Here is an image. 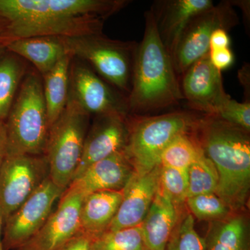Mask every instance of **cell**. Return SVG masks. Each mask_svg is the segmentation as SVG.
Wrapping results in <instances>:
<instances>
[{
  "label": "cell",
  "mask_w": 250,
  "mask_h": 250,
  "mask_svg": "<svg viewBox=\"0 0 250 250\" xmlns=\"http://www.w3.org/2000/svg\"><path fill=\"white\" fill-rule=\"evenodd\" d=\"M4 225V218H3L2 215L0 213V250H4L2 246V229Z\"/></svg>",
  "instance_id": "cell-35"
},
{
  "label": "cell",
  "mask_w": 250,
  "mask_h": 250,
  "mask_svg": "<svg viewBox=\"0 0 250 250\" xmlns=\"http://www.w3.org/2000/svg\"><path fill=\"white\" fill-rule=\"evenodd\" d=\"M178 220L177 206L158 188L141 225L146 250H165Z\"/></svg>",
  "instance_id": "cell-18"
},
{
  "label": "cell",
  "mask_w": 250,
  "mask_h": 250,
  "mask_svg": "<svg viewBox=\"0 0 250 250\" xmlns=\"http://www.w3.org/2000/svg\"><path fill=\"white\" fill-rule=\"evenodd\" d=\"M213 5L211 0H162L154 3L150 11L162 43L170 56L189 22Z\"/></svg>",
  "instance_id": "cell-17"
},
{
  "label": "cell",
  "mask_w": 250,
  "mask_h": 250,
  "mask_svg": "<svg viewBox=\"0 0 250 250\" xmlns=\"http://www.w3.org/2000/svg\"><path fill=\"white\" fill-rule=\"evenodd\" d=\"M194 131L218 174L216 195L230 210L246 204L250 184L249 133L212 115L200 118Z\"/></svg>",
  "instance_id": "cell-3"
},
{
  "label": "cell",
  "mask_w": 250,
  "mask_h": 250,
  "mask_svg": "<svg viewBox=\"0 0 250 250\" xmlns=\"http://www.w3.org/2000/svg\"><path fill=\"white\" fill-rule=\"evenodd\" d=\"M91 250H146L141 225L106 231L92 240Z\"/></svg>",
  "instance_id": "cell-26"
},
{
  "label": "cell",
  "mask_w": 250,
  "mask_h": 250,
  "mask_svg": "<svg viewBox=\"0 0 250 250\" xmlns=\"http://www.w3.org/2000/svg\"><path fill=\"white\" fill-rule=\"evenodd\" d=\"M6 50V47H5V46L3 45L2 43H1V42H0V56H1V54L4 53V52Z\"/></svg>",
  "instance_id": "cell-37"
},
{
  "label": "cell",
  "mask_w": 250,
  "mask_h": 250,
  "mask_svg": "<svg viewBox=\"0 0 250 250\" xmlns=\"http://www.w3.org/2000/svg\"><path fill=\"white\" fill-rule=\"evenodd\" d=\"M48 176L45 155L6 156L0 168V213L4 223Z\"/></svg>",
  "instance_id": "cell-9"
},
{
  "label": "cell",
  "mask_w": 250,
  "mask_h": 250,
  "mask_svg": "<svg viewBox=\"0 0 250 250\" xmlns=\"http://www.w3.org/2000/svg\"><path fill=\"white\" fill-rule=\"evenodd\" d=\"M160 167L159 188L165 193L176 206L187 201L188 179V171L171 167Z\"/></svg>",
  "instance_id": "cell-29"
},
{
  "label": "cell",
  "mask_w": 250,
  "mask_h": 250,
  "mask_svg": "<svg viewBox=\"0 0 250 250\" xmlns=\"http://www.w3.org/2000/svg\"><path fill=\"white\" fill-rule=\"evenodd\" d=\"M206 238V250H250L246 218L238 215L215 224Z\"/></svg>",
  "instance_id": "cell-22"
},
{
  "label": "cell",
  "mask_w": 250,
  "mask_h": 250,
  "mask_svg": "<svg viewBox=\"0 0 250 250\" xmlns=\"http://www.w3.org/2000/svg\"><path fill=\"white\" fill-rule=\"evenodd\" d=\"M63 190L47 177L29 198L6 219L3 230L4 250H18L30 241L52 213Z\"/></svg>",
  "instance_id": "cell-10"
},
{
  "label": "cell",
  "mask_w": 250,
  "mask_h": 250,
  "mask_svg": "<svg viewBox=\"0 0 250 250\" xmlns=\"http://www.w3.org/2000/svg\"><path fill=\"white\" fill-rule=\"evenodd\" d=\"M90 114L71 97L57 121L49 130L44 155L49 177L65 191L71 184L80 164Z\"/></svg>",
  "instance_id": "cell-6"
},
{
  "label": "cell",
  "mask_w": 250,
  "mask_h": 250,
  "mask_svg": "<svg viewBox=\"0 0 250 250\" xmlns=\"http://www.w3.org/2000/svg\"><path fill=\"white\" fill-rule=\"evenodd\" d=\"M159 172L158 165L147 173L133 174L123 190L121 205L107 231L141 225L159 188Z\"/></svg>",
  "instance_id": "cell-15"
},
{
  "label": "cell",
  "mask_w": 250,
  "mask_h": 250,
  "mask_svg": "<svg viewBox=\"0 0 250 250\" xmlns=\"http://www.w3.org/2000/svg\"><path fill=\"white\" fill-rule=\"evenodd\" d=\"M199 120L186 111L135 116L125 149L135 172L146 174L154 169L166 147L179 135L193 131Z\"/></svg>",
  "instance_id": "cell-5"
},
{
  "label": "cell",
  "mask_w": 250,
  "mask_h": 250,
  "mask_svg": "<svg viewBox=\"0 0 250 250\" xmlns=\"http://www.w3.org/2000/svg\"><path fill=\"white\" fill-rule=\"evenodd\" d=\"M62 39L73 58L88 62L105 82L129 95L137 43L111 40L103 33Z\"/></svg>",
  "instance_id": "cell-7"
},
{
  "label": "cell",
  "mask_w": 250,
  "mask_h": 250,
  "mask_svg": "<svg viewBox=\"0 0 250 250\" xmlns=\"http://www.w3.org/2000/svg\"><path fill=\"white\" fill-rule=\"evenodd\" d=\"M84 197L67 188L57 209L35 236L18 250H59L80 232V212Z\"/></svg>",
  "instance_id": "cell-12"
},
{
  "label": "cell",
  "mask_w": 250,
  "mask_h": 250,
  "mask_svg": "<svg viewBox=\"0 0 250 250\" xmlns=\"http://www.w3.org/2000/svg\"><path fill=\"white\" fill-rule=\"evenodd\" d=\"M188 179L187 198L202 194H216L219 182L218 172L212 161L205 154L189 167Z\"/></svg>",
  "instance_id": "cell-25"
},
{
  "label": "cell",
  "mask_w": 250,
  "mask_h": 250,
  "mask_svg": "<svg viewBox=\"0 0 250 250\" xmlns=\"http://www.w3.org/2000/svg\"><path fill=\"white\" fill-rule=\"evenodd\" d=\"M231 1H223L197 15L184 29L171 55L178 76L209 52L210 36L218 29L228 31L238 24Z\"/></svg>",
  "instance_id": "cell-8"
},
{
  "label": "cell",
  "mask_w": 250,
  "mask_h": 250,
  "mask_svg": "<svg viewBox=\"0 0 250 250\" xmlns=\"http://www.w3.org/2000/svg\"><path fill=\"white\" fill-rule=\"evenodd\" d=\"M72 59L71 54H67L52 70L42 75L44 99L49 128L62 115L68 101Z\"/></svg>",
  "instance_id": "cell-21"
},
{
  "label": "cell",
  "mask_w": 250,
  "mask_h": 250,
  "mask_svg": "<svg viewBox=\"0 0 250 250\" xmlns=\"http://www.w3.org/2000/svg\"><path fill=\"white\" fill-rule=\"evenodd\" d=\"M6 120L7 156L44 155L49 126L42 81L34 72L23 79Z\"/></svg>",
  "instance_id": "cell-4"
},
{
  "label": "cell",
  "mask_w": 250,
  "mask_h": 250,
  "mask_svg": "<svg viewBox=\"0 0 250 250\" xmlns=\"http://www.w3.org/2000/svg\"><path fill=\"white\" fill-rule=\"evenodd\" d=\"M69 96L90 115H129L126 98L115 92L107 82L84 64L70 66Z\"/></svg>",
  "instance_id": "cell-11"
},
{
  "label": "cell",
  "mask_w": 250,
  "mask_h": 250,
  "mask_svg": "<svg viewBox=\"0 0 250 250\" xmlns=\"http://www.w3.org/2000/svg\"><path fill=\"white\" fill-rule=\"evenodd\" d=\"M202 154L203 151L195 136L186 133L179 135L166 147L158 165L188 171Z\"/></svg>",
  "instance_id": "cell-24"
},
{
  "label": "cell",
  "mask_w": 250,
  "mask_h": 250,
  "mask_svg": "<svg viewBox=\"0 0 250 250\" xmlns=\"http://www.w3.org/2000/svg\"><path fill=\"white\" fill-rule=\"evenodd\" d=\"M59 250H91V239L80 232Z\"/></svg>",
  "instance_id": "cell-32"
},
{
  "label": "cell",
  "mask_w": 250,
  "mask_h": 250,
  "mask_svg": "<svg viewBox=\"0 0 250 250\" xmlns=\"http://www.w3.org/2000/svg\"><path fill=\"white\" fill-rule=\"evenodd\" d=\"M215 116L237 127L241 128L247 132H250V102L238 103L230 97L218 108Z\"/></svg>",
  "instance_id": "cell-30"
},
{
  "label": "cell",
  "mask_w": 250,
  "mask_h": 250,
  "mask_svg": "<svg viewBox=\"0 0 250 250\" xmlns=\"http://www.w3.org/2000/svg\"><path fill=\"white\" fill-rule=\"evenodd\" d=\"M6 22L2 18H0V38L4 32L5 27H6Z\"/></svg>",
  "instance_id": "cell-36"
},
{
  "label": "cell",
  "mask_w": 250,
  "mask_h": 250,
  "mask_svg": "<svg viewBox=\"0 0 250 250\" xmlns=\"http://www.w3.org/2000/svg\"><path fill=\"white\" fill-rule=\"evenodd\" d=\"M134 172L124 149L92 164L67 188L84 197L104 190L122 191Z\"/></svg>",
  "instance_id": "cell-16"
},
{
  "label": "cell",
  "mask_w": 250,
  "mask_h": 250,
  "mask_svg": "<svg viewBox=\"0 0 250 250\" xmlns=\"http://www.w3.org/2000/svg\"><path fill=\"white\" fill-rule=\"evenodd\" d=\"M207 242L197 232L193 216L188 213L178 220L165 250H206Z\"/></svg>",
  "instance_id": "cell-27"
},
{
  "label": "cell",
  "mask_w": 250,
  "mask_h": 250,
  "mask_svg": "<svg viewBox=\"0 0 250 250\" xmlns=\"http://www.w3.org/2000/svg\"><path fill=\"white\" fill-rule=\"evenodd\" d=\"M7 135L4 121H0V168L7 156Z\"/></svg>",
  "instance_id": "cell-34"
},
{
  "label": "cell",
  "mask_w": 250,
  "mask_h": 250,
  "mask_svg": "<svg viewBox=\"0 0 250 250\" xmlns=\"http://www.w3.org/2000/svg\"><path fill=\"white\" fill-rule=\"evenodd\" d=\"M25 65L16 54L5 51L0 56V121H5L21 86Z\"/></svg>",
  "instance_id": "cell-23"
},
{
  "label": "cell",
  "mask_w": 250,
  "mask_h": 250,
  "mask_svg": "<svg viewBox=\"0 0 250 250\" xmlns=\"http://www.w3.org/2000/svg\"><path fill=\"white\" fill-rule=\"evenodd\" d=\"M208 55L212 65L219 71L221 72L232 65L233 54L229 47L210 50Z\"/></svg>",
  "instance_id": "cell-31"
},
{
  "label": "cell",
  "mask_w": 250,
  "mask_h": 250,
  "mask_svg": "<svg viewBox=\"0 0 250 250\" xmlns=\"http://www.w3.org/2000/svg\"><path fill=\"white\" fill-rule=\"evenodd\" d=\"M126 0H0L6 22L0 42L25 38H67L103 33L105 21Z\"/></svg>",
  "instance_id": "cell-1"
},
{
  "label": "cell",
  "mask_w": 250,
  "mask_h": 250,
  "mask_svg": "<svg viewBox=\"0 0 250 250\" xmlns=\"http://www.w3.org/2000/svg\"><path fill=\"white\" fill-rule=\"evenodd\" d=\"M123 199V190H104L87 195L80 212V233L93 240L106 232Z\"/></svg>",
  "instance_id": "cell-19"
},
{
  "label": "cell",
  "mask_w": 250,
  "mask_h": 250,
  "mask_svg": "<svg viewBox=\"0 0 250 250\" xmlns=\"http://www.w3.org/2000/svg\"><path fill=\"white\" fill-rule=\"evenodd\" d=\"M230 38L228 31L223 29H216L210 36L209 51L214 49L228 48L230 45Z\"/></svg>",
  "instance_id": "cell-33"
},
{
  "label": "cell",
  "mask_w": 250,
  "mask_h": 250,
  "mask_svg": "<svg viewBox=\"0 0 250 250\" xmlns=\"http://www.w3.org/2000/svg\"><path fill=\"white\" fill-rule=\"evenodd\" d=\"M127 116L118 114L97 116L87 133L80 164L74 179L95 163L124 150L128 142L129 126Z\"/></svg>",
  "instance_id": "cell-14"
},
{
  "label": "cell",
  "mask_w": 250,
  "mask_h": 250,
  "mask_svg": "<svg viewBox=\"0 0 250 250\" xmlns=\"http://www.w3.org/2000/svg\"><path fill=\"white\" fill-rule=\"evenodd\" d=\"M186 202L192 214L200 220H224L228 218L231 210L215 193L188 197Z\"/></svg>",
  "instance_id": "cell-28"
},
{
  "label": "cell",
  "mask_w": 250,
  "mask_h": 250,
  "mask_svg": "<svg viewBox=\"0 0 250 250\" xmlns=\"http://www.w3.org/2000/svg\"><path fill=\"white\" fill-rule=\"evenodd\" d=\"M143 40L136 47L128 112L135 116L160 111L184 100L170 54L162 43L152 11L145 14Z\"/></svg>",
  "instance_id": "cell-2"
},
{
  "label": "cell",
  "mask_w": 250,
  "mask_h": 250,
  "mask_svg": "<svg viewBox=\"0 0 250 250\" xmlns=\"http://www.w3.org/2000/svg\"><path fill=\"white\" fill-rule=\"evenodd\" d=\"M8 52L31 62L44 75L67 55L63 39L54 36L25 38L4 43Z\"/></svg>",
  "instance_id": "cell-20"
},
{
  "label": "cell",
  "mask_w": 250,
  "mask_h": 250,
  "mask_svg": "<svg viewBox=\"0 0 250 250\" xmlns=\"http://www.w3.org/2000/svg\"><path fill=\"white\" fill-rule=\"evenodd\" d=\"M182 75L181 89L184 100L192 109L215 116L230 98L224 89L221 72L212 65L208 53L194 62Z\"/></svg>",
  "instance_id": "cell-13"
}]
</instances>
